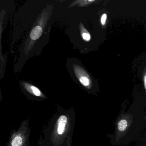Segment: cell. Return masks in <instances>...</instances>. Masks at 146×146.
<instances>
[{
	"instance_id": "cell-1",
	"label": "cell",
	"mask_w": 146,
	"mask_h": 146,
	"mask_svg": "<svg viewBox=\"0 0 146 146\" xmlns=\"http://www.w3.org/2000/svg\"><path fill=\"white\" fill-rule=\"evenodd\" d=\"M44 0H28L14 13L10 52L13 70L22 71L30 59L40 56L48 40L52 7Z\"/></svg>"
},
{
	"instance_id": "cell-2",
	"label": "cell",
	"mask_w": 146,
	"mask_h": 146,
	"mask_svg": "<svg viewBox=\"0 0 146 146\" xmlns=\"http://www.w3.org/2000/svg\"><path fill=\"white\" fill-rule=\"evenodd\" d=\"M146 106L134 104L123 106L114 123L113 133L107 135L113 146L126 145L137 139L145 126Z\"/></svg>"
},
{
	"instance_id": "cell-3",
	"label": "cell",
	"mask_w": 146,
	"mask_h": 146,
	"mask_svg": "<svg viewBox=\"0 0 146 146\" xmlns=\"http://www.w3.org/2000/svg\"><path fill=\"white\" fill-rule=\"evenodd\" d=\"M76 112L73 107L58 108L48 124L40 136V146H72V136L76 123Z\"/></svg>"
},
{
	"instance_id": "cell-4",
	"label": "cell",
	"mask_w": 146,
	"mask_h": 146,
	"mask_svg": "<svg viewBox=\"0 0 146 146\" xmlns=\"http://www.w3.org/2000/svg\"><path fill=\"white\" fill-rule=\"evenodd\" d=\"M16 11L14 0H0V82L5 75L9 52L3 53L2 49V35L8 26L9 22L12 21ZM1 97L0 88V98Z\"/></svg>"
},
{
	"instance_id": "cell-5",
	"label": "cell",
	"mask_w": 146,
	"mask_h": 146,
	"mask_svg": "<svg viewBox=\"0 0 146 146\" xmlns=\"http://www.w3.org/2000/svg\"><path fill=\"white\" fill-rule=\"evenodd\" d=\"M31 130L29 118L24 120L17 129L12 131L7 146H29Z\"/></svg>"
},
{
	"instance_id": "cell-6",
	"label": "cell",
	"mask_w": 146,
	"mask_h": 146,
	"mask_svg": "<svg viewBox=\"0 0 146 146\" xmlns=\"http://www.w3.org/2000/svg\"><path fill=\"white\" fill-rule=\"evenodd\" d=\"M19 86L22 93L29 100L40 101L47 99L40 89L30 81L21 80Z\"/></svg>"
},
{
	"instance_id": "cell-7",
	"label": "cell",
	"mask_w": 146,
	"mask_h": 146,
	"mask_svg": "<svg viewBox=\"0 0 146 146\" xmlns=\"http://www.w3.org/2000/svg\"><path fill=\"white\" fill-rule=\"evenodd\" d=\"M80 82L82 83L84 86L87 87L88 89L90 88V81L89 79L86 76L81 77L79 78Z\"/></svg>"
},
{
	"instance_id": "cell-8",
	"label": "cell",
	"mask_w": 146,
	"mask_h": 146,
	"mask_svg": "<svg viewBox=\"0 0 146 146\" xmlns=\"http://www.w3.org/2000/svg\"><path fill=\"white\" fill-rule=\"evenodd\" d=\"M82 37L84 40L86 41H89L90 39V36L88 33H84L82 34Z\"/></svg>"
},
{
	"instance_id": "cell-9",
	"label": "cell",
	"mask_w": 146,
	"mask_h": 146,
	"mask_svg": "<svg viewBox=\"0 0 146 146\" xmlns=\"http://www.w3.org/2000/svg\"><path fill=\"white\" fill-rule=\"evenodd\" d=\"M107 19V15L105 13L102 15V17L101 19V22L102 24V25H105L106 24V20Z\"/></svg>"
},
{
	"instance_id": "cell-10",
	"label": "cell",
	"mask_w": 146,
	"mask_h": 146,
	"mask_svg": "<svg viewBox=\"0 0 146 146\" xmlns=\"http://www.w3.org/2000/svg\"><path fill=\"white\" fill-rule=\"evenodd\" d=\"M143 82H144V88L146 90V76H144L143 78Z\"/></svg>"
}]
</instances>
